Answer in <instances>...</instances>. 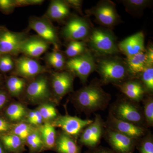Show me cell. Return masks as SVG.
<instances>
[{
  "mask_svg": "<svg viewBox=\"0 0 153 153\" xmlns=\"http://www.w3.org/2000/svg\"><path fill=\"white\" fill-rule=\"evenodd\" d=\"M136 148L140 153H153V137L150 131L137 141Z\"/></svg>",
  "mask_w": 153,
  "mask_h": 153,
  "instance_id": "35",
  "label": "cell"
},
{
  "mask_svg": "<svg viewBox=\"0 0 153 153\" xmlns=\"http://www.w3.org/2000/svg\"><path fill=\"white\" fill-rule=\"evenodd\" d=\"M13 124L5 118L0 117V134L10 131Z\"/></svg>",
  "mask_w": 153,
  "mask_h": 153,
  "instance_id": "40",
  "label": "cell"
},
{
  "mask_svg": "<svg viewBox=\"0 0 153 153\" xmlns=\"http://www.w3.org/2000/svg\"><path fill=\"white\" fill-rule=\"evenodd\" d=\"M137 79L141 82L147 94H153V65H147Z\"/></svg>",
  "mask_w": 153,
  "mask_h": 153,
  "instance_id": "31",
  "label": "cell"
},
{
  "mask_svg": "<svg viewBox=\"0 0 153 153\" xmlns=\"http://www.w3.org/2000/svg\"><path fill=\"white\" fill-rule=\"evenodd\" d=\"M45 149H55L57 134L55 128L49 123H45L38 127Z\"/></svg>",
  "mask_w": 153,
  "mask_h": 153,
  "instance_id": "25",
  "label": "cell"
},
{
  "mask_svg": "<svg viewBox=\"0 0 153 153\" xmlns=\"http://www.w3.org/2000/svg\"><path fill=\"white\" fill-rule=\"evenodd\" d=\"M74 75L67 70L53 71L50 76V88L55 102L73 91Z\"/></svg>",
  "mask_w": 153,
  "mask_h": 153,
  "instance_id": "10",
  "label": "cell"
},
{
  "mask_svg": "<svg viewBox=\"0 0 153 153\" xmlns=\"http://www.w3.org/2000/svg\"><path fill=\"white\" fill-rule=\"evenodd\" d=\"M104 124L106 128L119 132L137 141L144 136L149 131L147 128L118 119L110 112Z\"/></svg>",
  "mask_w": 153,
  "mask_h": 153,
  "instance_id": "16",
  "label": "cell"
},
{
  "mask_svg": "<svg viewBox=\"0 0 153 153\" xmlns=\"http://www.w3.org/2000/svg\"><path fill=\"white\" fill-rule=\"evenodd\" d=\"M64 1L70 8L74 9L81 16H83L82 5L83 1L82 0H64Z\"/></svg>",
  "mask_w": 153,
  "mask_h": 153,
  "instance_id": "39",
  "label": "cell"
},
{
  "mask_svg": "<svg viewBox=\"0 0 153 153\" xmlns=\"http://www.w3.org/2000/svg\"><path fill=\"white\" fill-rule=\"evenodd\" d=\"M92 24L87 17L72 15L68 18L61 31L63 38L68 41H86L92 28Z\"/></svg>",
  "mask_w": 153,
  "mask_h": 153,
  "instance_id": "7",
  "label": "cell"
},
{
  "mask_svg": "<svg viewBox=\"0 0 153 153\" xmlns=\"http://www.w3.org/2000/svg\"><path fill=\"white\" fill-rule=\"evenodd\" d=\"M85 153H115L111 149L103 147H97L92 149H90Z\"/></svg>",
  "mask_w": 153,
  "mask_h": 153,
  "instance_id": "43",
  "label": "cell"
},
{
  "mask_svg": "<svg viewBox=\"0 0 153 153\" xmlns=\"http://www.w3.org/2000/svg\"><path fill=\"white\" fill-rule=\"evenodd\" d=\"M68 42L69 43L64 53L66 57L68 58L82 55L88 50L85 41H71Z\"/></svg>",
  "mask_w": 153,
  "mask_h": 153,
  "instance_id": "30",
  "label": "cell"
},
{
  "mask_svg": "<svg viewBox=\"0 0 153 153\" xmlns=\"http://www.w3.org/2000/svg\"><path fill=\"white\" fill-rule=\"evenodd\" d=\"M125 61L129 73L134 78H137L147 65L146 49L136 55L126 57Z\"/></svg>",
  "mask_w": 153,
  "mask_h": 153,
  "instance_id": "22",
  "label": "cell"
},
{
  "mask_svg": "<svg viewBox=\"0 0 153 153\" xmlns=\"http://www.w3.org/2000/svg\"></svg>",
  "mask_w": 153,
  "mask_h": 153,
  "instance_id": "47",
  "label": "cell"
},
{
  "mask_svg": "<svg viewBox=\"0 0 153 153\" xmlns=\"http://www.w3.org/2000/svg\"><path fill=\"white\" fill-rule=\"evenodd\" d=\"M28 36L26 32H13L2 26L0 31V55H19L21 45Z\"/></svg>",
  "mask_w": 153,
  "mask_h": 153,
  "instance_id": "12",
  "label": "cell"
},
{
  "mask_svg": "<svg viewBox=\"0 0 153 153\" xmlns=\"http://www.w3.org/2000/svg\"><path fill=\"white\" fill-rule=\"evenodd\" d=\"M115 86L119 89L125 97L137 103L142 101L147 94L141 82L137 78L128 79Z\"/></svg>",
  "mask_w": 153,
  "mask_h": 153,
  "instance_id": "19",
  "label": "cell"
},
{
  "mask_svg": "<svg viewBox=\"0 0 153 153\" xmlns=\"http://www.w3.org/2000/svg\"><path fill=\"white\" fill-rule=\"evenodd\" d=\"M96 68V57L90 50L82 55L66 60L65 70L70 71L77 77L82 84L86 85L88 79Z\"/></svg>",
  "mask_w": 153,
  "mask_h": 153,
  "instance_id": "6",
  "label": "cell"
},
{
  "mask_svg": "<svg viewBox=\"0 0 153 153\" xmlns=\"http://www.w3.org/2000/svg\"><path fill=\"white\" fill-rule=\"evenodd\" d=\"M33 126L27 122H19L13 124L10 132L16 135L24 142L27 139L28 136L35 129Z\"/></svg>",
  "mask_w": 153,
  "mask_h": 153,
  "instance_id": "33",
  "label": "cell"
},
{
  "mask_svg": "<svg viewBox=\"0 0 153 153\" xmlns=\"http://www.w3.org/2000/svg\"><path fill=\"white\" fill-rule=\"evenodd\" d=\"M118 47L126 57L143 52L146 49L144 34L142 31L138 32L118 43Z\"/></svg>",
  "mask_w": 153,
  "mask_h": 153,
  "instance_id": "18",
  "label": "cell"
},
{
  "mask_svg": "<svg viewBox=\"0 0 153 153\" xmlns=\"http://www.w3.org/2000/svg\"><path fill=\"white\" fill-rule=\"evenodd\" d=\"M87 16H93L102 27L112 30L122 22L114 2L110 0L99 1L95 6L85 11Z\"/></svg>",
  "mask_w": 153,
  "mask_h": 153,
  "instance_id": "5",
  "label": "cell"
},
{
  "mask_svg": "<svg viewBox=\"0 0 153 153\" xmlns=\"http://www.w3.org/2000/svg\"><path fill=\"white\" fill-rule=\"evenodd\" d=\"M54 149L57 153H81L77 140L63 131L57 134Z\"/></svg>",
  "mask_w": 153,
  "mask_h": 153,
  "instance_id": "21",
  "label": "cell"
},
{
  "mask_svg": "<svg viewBox=\"0 0 153 153\" xmlns=\"http://www.w3.org/2000/svg\"><path fill=\"white\" fill-rule=\"evenodd\" d=\"M14 0H0V11L5 15H9L16 8Z\"/></svg>",
  "mask_w": 153,
  "mask_h": 153,
  "instance_id": "37",
  "label": "cell"
},
{
  "mask_svg": "<svg viewBox=\"0 0 153 153\" xmlns=\"http://www.w3.org/2000/svg\"><path fill=\"white\" fill-rule=\"evenodd\" d=\"M120 1L124 5L126 12L133 16L138 17L141 16L145 9L152 4L153 1L149 0H123Z\"/></svg>",
  "mask_w": 153,
  "mask_h": 153,
  "instance_id": "27",
  "label": "cell"
},
{
  "mask_svg": "<svg viewBox=\"0 0 153 153\" xmlns=\"http://www.w3.org/2000/svg\"><path fill=\"white\" fill-rule=\"evenodd\" d=\"M92 121V120H83L76 116L66 114L58 115L51 124L77 140L83 129Z\"/></svg>",
  "mask_w": 153,
  "mask_h": 153,
  "instance_id": "13",
  "label": "cell"
},
{
  "mask_svg": "<svg viewBox=\"0 0 153 153\" xmlns=\"http://www.w3.org/2000/svg\"><path fill=\"white\" fill-rule=\"evenodd\" d=\"M0 141L7 153H23L25 151V142L12 133L0 134Z\"/></svg>",
  "mask_w": 153,
  "mask_h": 153,
  "instance_id": "23",
  "label": "cell"
},
{
  "mask_svg": "<svg viewBox=\"0 0 153 153\" xmlns=\"http://www.w3.org/2000/svg\"><path fill=\"white\" fill-rule=\"evenodd\" d=\"M44 16L51 22H63L70 16V8L64 0H52Z\"/></svg>",
  "mask_w": 153,
  "mask_h": 153,
  "instance_id": "20",
  "label": "cell"
},
{
  "mask_svg": "<svg viewBox=\"0 0 153 153\" xmlns=\"http://www.w3.org/2000/svg\"><path fill=\"white\" fill-rule=\"evenodd\" d=\"M10 95L4 88H0V112L8 102Z\"/></svg>",
  "mask_w": 153,
  "mask_h": 153,
  "instance_id": "41",
  "label": "cell"
},
{
  "mask_svg": "<svg viewBox=\"0 0 153 153\" xmlns=\"http://www.w3.org/2000/svg\"><path fill=\"white\" fill-rule=\"evenodd\" d=\"M48 71V68L36 59L23 55L15 59V67L12 75L31 80Z\"/></svg>",
  "mask_w": 153,
  "mask_h": 153,
  "instance_id": "11",
  "label": "cell"
},
{
  "mask_svg": "<svg viewBox=\"0 0 153 153\" xmlns=\"http://www.w3.org/2000/svg\"><path fill=\"white\" fill-rule=\"evenodd\" d=\"M30 150V153H39L45 149L38 129L35 128L28 136L25 142Z\"/></svg>",
  "mask_w": 153,
  "mask_h": 153,
  "instance_id": "29",
  "label": "cell"
},
{
  "mask_svg": "<svg viewBox=\"0 0 153 153\" xmlns=\"http://www.w3.org/2000/svg\"><path fill=\"white\" fill-rule=\"evenodd\" d=\"M102 85L99 79H94L72 94L71 102L85 115L104 110L109 104L111 96L102 89Z\"/></svg>",
  "mask_w": 153,
  "mask_h": 153,
  "instance_id": "1",
  "label": "cell"
},
{
  "mask_svg": "<svg viewBox=\"0 0 153 153\" xmlns=\"http://www.w3.org/2000/svg\"><path fill=\"white\" fill-rule=\"evenodd\" d=\"M50 45L38 35L28 36L21 45L20 53L25 56L37 59L47 52Z\"/></svg>",
  "mask_w": 153,
  "mask_h": 153,
  "instance_id": "17",
  "label": "cell"
},
{
  "mask_svg": "<svg viewBox=\"0 0 153 153\" xmlns=\"http://www.w3.org/2000/svg\"><path fill=\"white\" fill-rule=\"evenodd\" d=\"M44 1L43 0H14L16 7L30 5H41Z\"/></svg>",
  "mask_w": 153,
  "mask_h": 153,
  "instance_id": "38",
  "label": "cell"
},
{
  "mask_svg": "<svg viewBox=\"0 0 153 153\" xmlns=\"http://www.w3.org/2000/svg\"><path fill=\"white\" fill-rule=\"evenodd\" d=\"M147 65H153V47L152 44H149L146 48Z\"/></svg>",
  "mask_w": 153,
  "mask_h": 153,
  "instance_id": "42",
  "label": "cell"
},
{
  "mask_svg": "<svg viewBox=\"0 0 153 153\" xmlns=\"http://www.w3.org/2000/svg\"><path fill=\"white\" fill-rule=\"evenodd\" d=\"M15 59L10 55H0V73L5 74L13 70Z\"/></svg>",
  "mask_w": 153,
  "mask_h": 153,
  "instance_id": "36",
  "label": "cell"
},
{
  "mask_svg": "<svg viewBox=\"0 0 153 153\" xmlns=\"http://www.w3.org/2000/svg\"><path fill=\"white\" fill-rule=\"evenodd\" d=\"M6 90L9 95L19 97L25 91L27 84V80L20 76L11 75L6 78Z\"/></svg>",
  "mask_w": 153,
  "mask_h": 153,
  "instance_id": "24",
  "label": "cell"
},
{
  "mask_svg": "<svg viewBox=\"0 0 153 153\" xmlns=\"http://www.w3.org/2000/svg\"><path fill=\"white\" fill-rule=\"evenodd\" d=\"M0 153H8L5 149L4 146L1 141H0Z\"/></svg>",
  "mask_w": 153,
  "mask_h": 153,
  "instance_id": "44",
  "label": "cell"
},
{
  "mask_svg": "<svg viewBox=\"0 0 153 153\" xmlns=\"http://www.w3.org/2000/svg\"><path fill=\"white\" fill-rule=\"evenodd\" d=\"M45 60L48 66L56 71L65 70L66 57L59 50L54 49L52 52L47 53L45 56Z\"/></svg>",
  "mask_w": 153,
  "mask_h": 153,
  "instance_id": "26",
  "label": "cell"
},
{
  "mask_svg": "<svg viewBox=\"0 0 153 153\" xmlns=\"http://www.w3.org/2000/svg\"><path fill=\"white\" fill-rule=\"evenodd\" d=\"M44 74L36 76L27 84L25 95L31 103L41 104L54 99L49 79Z\"/></svg>",
  "mask_w": 153,
  "mask_h": 153,
  "instance_id": "8",
  "label": "cell"
},
{
  "mask_svg": "<svg viewBox=\"0 0 153 153\" xmlns=\"http://www.w3.org/2000/svg\"><path fill=\"white\" fill-rule=\"evenodd\" d=\"M142 102L143 114L146 126L148 129L153 126V94H146Z\"/></svg>",
  "mask_w": 153,
  "mask_h": 153,
  "instance_id": "32",
  "label": "cell"
},
{
  "mask_svg": "<svg viewBox=\"0 0 153 153\" xmlns=\"http://www.w3.org/2000/svg\"><path fill=\"white\" fill-rule=\"evenodd\" d=\"M105 129L104 121L99 114H96L94 119L82 131L78 138L79 144L90 149L98 146Z\"/></svg>",
  "mask_w": 153,
  "mask_h": 153,
  "instance_id": "14",
  "label": "cell"
},
{
  "mask_svg": "<svg viewBox=\"0 0 153 153\" xmlns=\"http://www.w3.org/2000/svg\"><path fill=\"white\" fill-rule=\"evenodd\" d=\"M27 111L25 105L20 102H13L5 110L6 119L12 122H19L26 117Z\"/></svg>",
  "mask_w": 153,
  "mask_h": 153,
  "instance_id": "28",
  "label": "cell"
},
{
  "mask_svg": "<svg viewBox=\"0 0 153 153\" xmlns=\"http://www.w3.org/2000/svg\"><path fill=\"white\" fill-rule=\"evenodd\" d=\"M3 85H4V80L1 75L0 74V88H4L3 87Z\"/></svg>",
  "mask_w": 153,
  "mask_h": 153,
  "instance_id": "45",
  "label": "cell"
},
{
  "mask_svg": "<svg viewBox=\"0 0 153 153\" xmlns=\"http://www.w3.org/2000/svg\"><path fill=\"white\" fill-rule=\"evenodd\" d=\"M29 28L35 31L38 36L54 47V49L59 50L60 41L57 30L52 22L44 16L38 17L32 16L29 20Z\"/></svg>",
  "mask_w": 153,
  "mask_h": 153,
  "instance_id": "9",
  "label": "cell"
},
{
  "mask_svg": "<svg viewBox=\"0 0 153 153\" xmlns=\"http://www.w3.org/2000/svg\"><path fill=\"white\" fill-rule=\"evenodd\" d=\"M103 137L115 153H134L137 141L111 129H105Z\"/></svg>",
  "mask_w": 153,
  "mask_h": 153,
  "instance_id": "15",
  "label": "cell"
},
{
  "mask_svg": "<svg viewBox=\"0 0 153 153\" xmlns=\"http://www.w3.org/2000/svg\"><path fill=\"white\" fill-rule=\"evenodd\" d=\"M43 118L44 121H53L58 116L56 108L52 103L48 102L41 103L37 108Z\"/></svg>",
  "mask_w": 153,
  "mask_h": 153,
  "instance_id": "34",
  "label": "cell"
},
{
  "mask_svg": "<svg viewBox=\"0 0 153 153\" xmlns=\"http://www.w3.org/2000/svg\"><path fill=\"white\" fill-rule=\"evenodd\" d=\"M109 112L118 119L147 128L142 108L139 103L131 101L125 97L119 98L113 102Z\"/></svg>",
  "mask_w": 153,
  "mask_h": 153,
  "instance_id": "4",
  "label": "cell"
},
{
  "mask_svg": "<svg viewBox=\"0 0 153 153\" xmlns=\"http://www.w3.org/2000/svg\"><path fill=\"white\" fill-rule=\"evenodd\" d=\"M96 68L102 85H118L133 78L129 73L124 59L117 55L96 57Z\"/></svg>",
  "mask_w": 153,
  "mask_h": 153,
  "instance_id": "2",
  "label": "cell"
},
{
  "mask_svg": "<svg viewBox=\"0 0 153 153\" xmlns=\"http://www.w3.org/2000/svg\"><path fill=\"white\" fill-rule=\"evenodd\" d=\"M85 42L88 49L96 57L117 55L120 53L116 36L112 30L107 28L93 27Z\"/></svg>",
  "mask_w": 153,
  "mask_h": 153,
  "instance_id": "3",
  "label": "cell"
},
{
  "mask_svg": "<svg viewBox=\"0 0 153 153\" xmlns=\"http://www.w3.org/2000/svg\"><path fill=\"white\" fill-rule=\"evenodd\" d=\"M2 27V26H0V31H1V29Z\"/></svg>",
  "mask_w": 153,
  "mask_h": 153,
  "instance_id": "46",
  "label": "cell"
}]
</instances>
